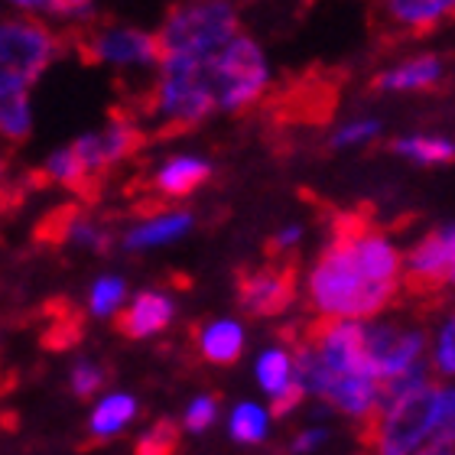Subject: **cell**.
Wrapping results in <instances>:
<instances>
[{"mask_svg": "<svg viewBox=\"0 0 455 455\" xmlns=\"http://www.w3.org/2000/svg\"><path fill=\"white\" fill-rule=\"evenodd\" d=\"M221 4H225V0H221Z\"/></svg>", "mask_w": 455, "mask_h": 455, "instance_id": "34", "label": "cell"}, {"mask_svg": "<svg viewBox=\"0 0 455 455\" xmlns=\"http://www.w3.org/2000/svg\"><path fill=\"white\" fill-rule=\"evenodd\" d=\"M390 147L400 156H410L417 163H452V140H443V137H403Z\"/></svg>", "mask_w": 455, "mask_h": 455, "instance_id": "20", "label": "cell"}, {"mask_svg": "<svg viewBox=\"0 0 455 455\" xmlns=\"http://www.w3.org/2000/svg\"><path fill=\"white\" fill-rule=\"evenodd\" d=\"M215 410H219V400H215V397H199L189 407V413H186V427H189L192 433H202L205 427H212Z\"/></svg>", "mask_w": 455, "mask_h": 455, "instance_id": "26", "label": "cell"}, {"mask_svg": "<svg viewBox=\"0 0 455 455\" xmlns=\"http://www.w3.org/2000/svg\"><path fill=\"white\" fill-rule=\"evenodd\" d=\"M341 85H345L341 68L313 66L306 72H296V76L283 78L267 98H260L264 121L274 131L323 127V124L332 121L335 108H339Z\"/></svg>", "mask_w": 455, "mask_h": 455, "instance_id": "4", "label": "cell"}, {"mask_svg": "<svg viewBox=\"0 0 455 455\" xmlns=\"http://www.w3.org/2000/svg\"><path fill=\"white\" fill-rule=\"evenodd\" d=\"M315 443H323V433H315V429H313V433H306V436L296 439V443H293V452H306V449H313Z\"/></svg>", "mask_w": 455, "mask_h": 455, "instance_id": "32", "label": "cell"}, {"mask_svg": "<svg viewBox=\"0 0 455 455\" xmlns=\"http://www.w3.org/2000/svg\"><path fill=\"white\" fill-rule=\"evenodd\" d=\"M400 286L371 283L345 237L329 235L319 264L309 274V309L329 319H364L384 313Z\"/></svg>", "mask_w": 455, "mask_h": 455, "instance_id": "2", "label": "cell"}, {"mask_svg": "<svg viewBox=\"0 0 455 455\" xmlns=\"http://www.w3.org/2000/svg\"><path fill=\"white\" fill-rule=\"evenodd\" d=\"M439 374H452V319L439 335Z\"/></svg>", "mask_w": 455, "mask_h": 455, "instance_id": "29", "label": "cell"}, {"mask_svg": "<svg viewBox=\"0 0 455 455\" xmlns=\"http://www.w3.org/2000/svg\"><path fill=\"white\" fill-rule=\"evenodd\" d=\"M170 319H172L170 296L147 290V293L137 296L124 313L114 315V329H117L124 339H147V335H153V332H163V329L170 325Z\"/></svg>", "mask_w": 455, "mask_h": 455, "instance_id": "15", "label": "cell"}, {"mask_svg": "<svg viewBox=\"0 0 455 455\" xmlns=\"http://www.w3.org/2000/svg\"><path fill=\"white\" fill-rule=\"evenodd\" d=\"M452 17V0H378L371 29L378 46H403L436 33Z\"/></svg>", "mask_w": 455, "mask_h": 455, "instance_id": "9", "label": "cell"}, {"mask_svg": "<svg viewBox=\"0 0 455 455\" xmlns=\"http://www.w3.org/2000/svg\"><path fill=\"white\" fill-rule=\"evenodd\" d=\"M62 52V43L49 27L36 20H10L0 23V68L27 78L29 85L39 78V72Z\"/></svg>", "mask_w": 455, "mask_h": 455, "instance_id": "10", "label": "cell"}, {"mask_svg": "<svg viewBox=\"0 0 455 455\" xmlns=\"http://www.w3.org/2000/svg\"><path fill=\"white\" fill-rule=\"evenodd\" d=\"M303 384H299V380H290V384H286L283 390H280V394H276V400H274V417H286V413H290V410L296 407V403H299V400H303Z\"/></svg>", "mask_w": 455, "mask_h": 455, "instance_id": "28", "label": "cell"}, {"mask_svg": "<svg viewBox=\"0 0 455 455\" xmlns=\"http://www.w3.org/2000/svg\"><path fill=\"white\" fill-rule=\"evenodd\" d=\"M427 348V335L423 332H400L394 325H374L364 329V355H368L371 374L378 384L390 378H400L419 361Z\"/></svg>", "mask_w": 455, "mask_h": 455, "instance_id": "12", "label": "cell"}, {"mask_svg": "<svg viewBox=\"0 0 455 455\" xmlns=\"http://www.w3.org/2000/svg\"><path fill=\"white\" fill-rule=\"evenodd\" d=\"M231 433L241 443H260L267 433V413L260 407H254V403L237 407L235 417H231Z\"/></svg>", "mask_w": 455, "mask_h": 455, "instance_id": "22", "label": "cell"}, {"mask_svg": "<svg viewBox=\"0 0 455 455\" xmlns=\"http://www.w3.org/2000/svg\"><path fill=\"white\" fill-rule=\"evenodd\" d=\"M299 257L283 254L260 267H241L235 274L237 303L247 315H280L296 299Z\"/></svg>", "mask_w": 455, "mask_h": 455, "instance_id": "8", "label": "cell"}, {"mask_svg": "<svg viewBox=\"0 0 455 455\" xmlns=\"http://www.w3.org/2000/svg\"><path fill=\"white\" fill-rule=\"evenodd\" d=\"M182 446V429L172 419H160L156 427H150L137 443L133 455H176Z\"/></svg>", "mask_w": 455, "mask_h": 455, "instance_id": "21", "label": "cell"}, {"mask_svg": "<svg viewBox=\"0 0 455 455\" xmlns=\"http://www.w3.org/2000/svg\"><path fill=\"white\" fill-rule=\"evenodd\" d=\"M371 88L374 92H443L446 88V59L436 52L413 56L374 76Z\"/></svg>", "mask_w": 455, "mask_h": 455, "instance_id": "13", "label": "cell"}, {"mask_svg": "<svg viewBox=\"0 0 455 455\" xmlns=\"http://www.w3.org/2000/svg\"><path fill=\"white\" fill-rule=\"evenodd\" d=\"M121 299H124V283L117 276H105V280H98L95 290H92V313L108 315L111 309H117Z\"/></svg>", "mask_w": 455, "mask_h": 455, "instance_id": "24", "label": "cell"}, {"mask_svg": "<svg viewBox=\"0 0 455 455\" xmlns=\"http://www.w3.org/2000/svg\"><path fill=\"white\" fill-rule=\"evenodd\" d=\"M49 7L59 10V13H72V10H82L88 4V0H46Z\"/></svg>", "mask_w": 455, "mask_h": 455, "instance_id": "31", "label": "cell"}, {"mask_svg": "<svg viewBox=\"0 0 455 455\" xmlns=\"http://www.w3.org/2000/svg\"><path fill=\"white\" fill-rule=\"evenodd\" d=\"M59 43L62 49H76V56L85 66H160L156 36L131 27H111L105 20H78L59 36Z\"/></svg>", "mask_w": 455, "mask_h": 455, "instance_id": "5", "label": "cell"}, {"mask_svg": "<svg viewBox=\"0 0 455 455\" xmlns=\"http://www.w3.org/2000/svg\"><path fill=\"white\" fill-rule=\"evenodd\" d=\"M452 228H436L407 254V270H400V290L419 306V309H439L446 306L449 283H452Z\"/></svg>", "mask_w": 455, "mask_h": 455, "instance_id": "7", "label": "cell"}, {"mask_svg": "<svg viewBox=\"0 0 455 455\" xmlns=\"http://www.w3.org/2000/svg\"><path fill=\"white\" fill-rule=\"evenodd\" d=\"M46 325H43V345L49 351H66L82 339V313L68 299H52L43 309Z\"/></svg>", "mask_w": 455, "mask_h": 455, "instance_id": "16", "label": "cell"}, {"mask_svg": "<svg viewBox=\"0 0 455 455\" xmlns=\"http://www.w3.org/2000/svg\"><path fill=\"white\" fill-rule=\"evenodd\" d=\"M33 241H36L39 247H46V251H59V247L72 244V241L92 244L95 251H108V247H111V231L101 228L98 221H92L88 205H82V202H66V205L46 212V215L36 221Z\"/></svg>", "mask_w": 455, "mask_h": 455, "instance_id": "11", "label": "cell"}, {"mask_svg": "<svg viewBox=\"0 0 455 455\" xmlns=\"http://www.w3.org/2000/svg\"><path fill=\"white\" fill-rule=\"evenodd\" d=\"M378 133V124L374 121H358V124H351V127H345V131H339L332 137L335 147H345V143H358V140H371Z\"/></svg>", "mask_w": 455, "mask_h": 455, "instance_id": "27", "label": "cell"}, {"mask_svg": "<svg viewBox=\"0 0 455 455\" xmlns=\"http://www.w3.org/2000/svg\"><path fill=\"white\" fill-rule=\"evenodd\" d=\"M215 105L228 111H247L267 95V62L251 36L237 33L219 56L212 59Z\"/></svg>", "mask_w": 455, "mask_h": 455, "instance_id": "6", "label": "cell"}, {"mask_svg": "<svg viewBox=\"0 0 455 455\" xmlns=\"http://www.w3.org/2000/svg\"><path fill=\"white\" fill-rule=\"evenodd\" d=\"M419 455H452V427L439 429L436 439H433V443H429Z\"/></svg>", "mask_w": 455, "mask_h": 455, "instance_id": "30", "label": "cell"}, {"mask_svg": "<svg viewBox=\"0 0 455 455\" xmlns=\"http://www.w3.org/2000/svg\"><path fill=\"white\" fill-rule=\"evenodd\" d=\"M237 36L235 10L221 0H180L172 4L156 46L163 59H182V62H212L221 49Z\"/></svg>", "mask_w": 455, "mask_h": 455, "instance_id": "3", "label": "cell"}, {"mask_svg": "<svg viewBox=\"0 0 455 455\" xmlns=\"http://www.w3.org/2000/svg\"><path fill=\"white\" fill-rule=\"evenodd\" d=\"M133 413H137V403H133L131 397H124V394L101 400V407H98L95 417H92V433H95V439L111 436V433H117L121 427H127V419H131Z\"/></svg>", "mask_w": 455, "mask_h": 455, "instance_id": "19", "label": "cell"}, {"mask_svg": "<svg viewBox=\"0 0 455 455\" xmlns=\"http://www.w3.org/2000/svg\"><path fill=\"white\" fill-rule=\"evenodd\" d=\"M13 4H20V7H43L46 0H13Z\"/></svg>", "mask_w": 455, "mask_h": 455, "instance_id": "33", "label": "cell"}, {"mask_svg": "<svg viewBox=\"0 0 455 455\" xmlns=\"http://www.w3.org/2000/svg\"><path fill=\"white\" fill-rule=\"evenodd\" d=\"M452 427V390L436 380L403 390L384 407L358 417V439L368 455H410L427 436Z\"/></svg>", "mask_w": 455, "mask_h": 455, "instance_id": "1", "label": "cell"}, {"mask_svg": "<svg viewBox=\"0 0 455 455\" xmlns=\"http://www.w3.org/2000/svg\"><path fill=\"white\" fill-rule=\"evenodd\" d=\"M108 380V371L98 368V364H78L76 371H72V390H76L78 397H92V394H98V390L105 387Z\"/></svg>", "mask_w": 455, "mask_h": 455, "instance_id": "25", "label": "cell"}, {"mask_svg": "<svg viewBox=\"0 0 455 455\" xmlns=\"http://www.w3.org/2000/svg\"><path fill=\"white\" fill-rule=\"evenodd\" d=\"M257 378H260L264 390L280 394L290 384V355L286 351H267L260 364H257Z\"/></svg>", "mask_w": 455, "mask_h": 455, "instance_id": "23", "label": "cell"}, {"mask_svg": "<svg viewBox=\"0 0 455 455\" xmlns=\"http://www.w3.org/2000/svg\"><path fill=\"white\" fill-rule=\"evenodd\" d=\"M199 335V351L202 358L212 364H235L244 348V332L237 323H212L205 329H196Z\"/></svg>", "mask_w": 455, "mask_h": 455, "instance_id": "17", "label": "cell"}, {"mask_svg": "<svg viewBox=\"0 0 455 455\" xmlns=\"http://www.w3.org/2000/svg\"><path fill=\"white\" fill-rule=\"evenodd\" d=\"M192 219L186 212H170V215H160V219H150L143 228H133L127 235V247H150L163 244V241H172L180 237L182 231H189Z\"/></svg>", "mask_w": 455, "mask_h": 455, "instance_id": "18", "label": "cell"}, {"mask_svg": "<svg viewBox=\"0 0 455 455\" xmlns=\"http://www.w3.org/2000/svg\"><path fill=\"white\" fill-rule=\"evenodd\" d=\"M27 78L0 68V147L13 150L29 137V108H27Z\"/></svg>", "mask_w": 455, "mask_h": 455, "instance_id": "14", "label": "cell"}]
</instances>
